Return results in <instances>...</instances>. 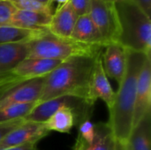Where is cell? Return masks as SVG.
Masks as SVG:
<instances>
[{
    "label": "cell",
    "mask_w": 151,
    "mask_h": 150,
    "mask_svg": "<svg viewBox=\"0 0 151 150\" xmlns=\"http://www.w3.org/2000/svg\"><path fill=\"white\" fill-rule=\"evenodd\" d=\"M29 58H45L64 61L73 57H95L104 46L91 45L52 34L49 30L40 37L28 42Z\"/></svg>",
    "instance_id": "cell-4"
},
{
    "label": "cell",
    "mask_w": 151,
    "mask_h": 150,
    "mask_svg": "<svg viewBox=\"0 0 151 150\" xmlns=\"http://www.w3.org/2000/svg\"><path fill=\"white\" fill-rule=\"evenodd\" d=\"M96 134L91 143H87L79 135L77 136L73 150H111L114 137L108 122L95 124Z\"/></svg>",
    "instance_id": "cell-15"
},
{
    "label": "cell",
    "mask_w": 151,
    "mask_h": 150,
    "mask_svg": "<svg viewBox=\"0 0 151 150\" xmlns=\"http://www.w3.org/2000/svg\"><path fill=\"white\" fill-rule=\"evenodd\" d=\"M36 105L31 103H13L0 107V123L16 120L25 118Z\"/></svg>",
    "instance_id": "cell-21"
},
{
    "label": "cell",
    "mask_w": 151,
    "mask_h": 150,
    "mask_svg": "<svg viewBox=\"0 0 151 150\" xmlns=\"http://www.w3.org/2000/svg\"><path fill=\"white\" fill-rule=\"evenodd\" d=\"M77 16L87 15L90 10V0H68Z\"/></svg>",
    "instance_id": "cell-25"
},
{
    "label": "cell",
    "mask_w": 151,
    "mask_h": 150,
    "mask_svg": "<svg viewBox=\"0 0 151 150\" xmlns=\"http://www.w3.org/2000/svg\"><path fill=\"white\" fill-rule=\"evenodd\" d=\"M78 16L69 1L59 5L51 16L48 30L54 35L70 38Z\"/></svg>",
    "instance_id": "cell-12"
},
{
    "label": "cell",
    "mask_w": 151,
    "mask_h": 150,
    "mask_svg": "<svg viewBox=\"0 0 151 150\" xmlns=\"http://www.w3.org/2000/svg\"><path fill=\"white\" fill-rule=\"evenodd\" d=\"M137 4H139L142 8L150 16L151 15V0H134Z\"/></svg>",
    "instance_id": "cell-29"
},
{
    "label": "cell",
    "mask_w": 151,
    "mask_h": 150,
    "mask_svg": "<svg viewBox=\"0 0 151 150\" xmlns=\"http://www.w3.org/2000/svg\"><path fill=\"white\" fill-rule=\"evenodd\" d=\"M48 131H55L58 133H69L73 127L76 125L75 115L72 109L63 107L57 111L44 123Z\"/></svg>",
    "instance_id": "cell-20"
},
{
    "label": "cell",
    "mask_w": 151,
    "mask_h": 150,
    "mask_svg": "<svg viewBox=\"0 0 151 150\" xmlns=\"http://www.w3.org/2000/svg\"><path fill=\"white\" fill-rule=\"evenodd\" d=\"M48 29H27L12 25L0 27V44L3 43H17L28 42L41 35Z\"/></svg>",
    "instance_id": "cell-19"
},
{
    "label": "cell",
    "mask_w": 151,
    "mask_h": 150,
    "mask_svg": "<svg viewBox=\"0 0 151 150\" xmlns=\"http://www.w3.org/2000/svg\"><path fill=\"white\" fill-rule=\"evenodd\" d=\"M111 150H130L127 141H119L114 139Z\"/></svg>",
    "instance_id": "cell-28"
},
{
    "label": "cell",
    "mask_w": 151,
    "mask_h": 150,
    "mask_svg": "<svg viewBox=\"0 0 151 150\" xmlns=\"http://www.w3.org/2000/svg\"><path fill=\"white\" fill-rule=\"evenodd\" d=\"M35 1H37V2H39L41 4H43L45 5H48V6H50L51 8V6H50V0H35Z\"/></svg>",
    "instance_id": "cell-31"
},
{
    "label": "cell",
    "mask_w": 151,
    "mask_h": 150,
    "mask_svg": "<svg viewBox=\"0 0 151 150\" xmlns=\"http://www.w3.org/2000/svg\"><path fill=\"white\" fill-rule=\"evenodd\" d=\"M102 51L96 56L94 62L88 83V100L94 103L97 99L103 100L110 110L114 103L116 93L113 91L108 80V77L104 70L102 63Z\"/></svg>",
    "instance_id": "cell-7"
},
{
    "label": "cell",
    "mask_w": 151,
    "mask_h": 150,
    "mask_svg": "<svg viewBox=\"0 0 151 150\" xmlns=\"http://www.w3.org/2000/svg\"><path fill=\"white\" fill-rule=\"evenodd\" d=\"M149 111H151V57L146 58L139 75L133 127L135 126Z\"/></svg>",
    "instance_id": "cell-10"
},
{
    "label": "cell",
    "mask_w": 151,
    "mask_h": 150,
    "mask_svg": "<svg viewBox=\"0 0 151 150\" xmlns=\"http://www.w3.org/2000/svg\"><path fill=\"white\" fill-rule=\"evenodd\" d=\"M45 76L26 80L0 95V107L13 103L38 102L43 88Z\"/></svg>",
    "instance_id": "cell-8"
},
{
    "label": "cell",
    "mask_w": 151,
    "mask_h": 150,
    "mask_svg": "<svg viewBox=\"0 0 151 150\" xmlns=\"http://www.w3.org/2000/svg\"><path fill=\"white\" fill-rule=\"evenodd\" d=\"M68 0H50V6H51V4H53V3H58L59 5H61V4H65V2H67ZM58 5V6H59Z\"/></svg>",
    "instance_id": "cell-30"
},
{
    "label": "cell",
    "mask_w": 151,
    "mask_h": 150,
    "mask_svg": "<svg viewBox=\"0 0 151 150\" xmlns=\"http://www.w3.org/2000/svg\"><path fill=\"white\" fill-rule=\"evenodd\" d=\"M119 27L118 42L125 49L151 55L150 16L134 0H114Z\"/></svg>",
    "instance_id": "cell-3"
},
{
    "label": "cell",
    "mask_w": 151,
    "mask_h": 150,
    "mask_svg": "<svg viewBox=\"0 0 151 150\" xmlns=\"http://www.w3.org/2000/svg\"><path fill=\"white\" fill-rule=\"evenodd\" d=\"M11 3L16 7L17 10L21 11H43L51 12V8L48 5L41 4L35 0H10Z\"/></svg>",
    "instance_id": "cell-22"
},
{
    "label": "cell",
    "mask_w": 151,
    "mask_h": 150,
    "mask_svg": "<svg viewBox=\"0 0 151 150\" xmlns=\"http://www.w3.org/2000/svg\"><path fill=\"white\" fill-rule=\"evenodd\" d=\"M24 122H25V120L23 118L12 120V121H8V122H4V123H0V141L7 133H9L11 131H12L13 129H15L16 127H18L19 125H21Z\"/></svg>",
    "instance_id": "cell-26"
},
{
    "label": "cell",
    "mask_w": 151,
    "mask_h": 150,
    "mask_svg": "<svg viewBox=\"0 0 151 150\" xmlns=\"http://www.w3.org/2000/svg\"><path fill=\"white\" fill-rule=\"evenodd\" d=\"M70 38L86 44L105 46L101 34L93 24L88 14L78 17Z\"/></svg>",
    "instance_id": "cell-17"
},
{
    "label": "cell",
    "mask_w": 151,
    "mask_h": 150,
    "mask_svg": "<svg viewBox=\"0 0 151 150\" xmlns=\"http://www.w3.org/2000/svg\"><path fill=\"white\" fill-rule=\"evenodd\" d=\"M36 144H37V142H30V143L20 145V146L12 147V148L4 149L2 150H38L36 148Z\"/></svg>",
    "instance_id": "cell-27"
},
{
    "label": "cell",
    "mask_w": 151,
    "mask_h": 150,
    "mask_svg": "<svg viewBox=\"0 0 151 150\" xmlns=\"http://www.w3.org/2000/svg\"><path fill=\"white\" fill-rule=\"evenodd\" d=\"M148 57H151V55L127 50L126 72L121 82L119 84V88L116 93L114 103L109 110L108 124L115 140L127 141L131 133L137 82L141 70Z\"/></svg>",
    "instance_id": "cell-1"
},
{
    "label": "cell",
    "mask_w": 151,
    "mask_h": 150,
    "mask_svg": "<svg viewBox=\"0 0 151 150\" xmlns=\"http://www.w3.org/2000/svg\"><path fill=\"white\" fill-rule=\"evenodd\" d=\"M61 63V60L27 57L12 70V72L24 80H30L46 76Z\"/></svg>",
    "instance_id": "cell-13"
},
{
    "label": "cell",
    "mask_w": 151,
    "mask_h": 150,
    "mask_svg": "<svg viewBox=\"0 0 151 150\" xmlns=\"http://www.w3.org/2000/svg\"><path fill=\"white\" fill-rule=\"evenodd\" d=\"M151 111H149L131 130L127 142L130 150H150Z\"/></svg>",
    "instance_id": "cell-18"
},
{
    "label": "cell",
    "mask_w": 151,
    "mask_h": 150,
    "mask_svg": "<svg viewBox=\"0 0 151 150\" xmlns=\"http://www.w3.org/2000/svg\"><path fill=\"white\" fill-rule=\"evenodd\" d=\"M0 1H4V0H0Z\"/></svg>",
    "instance_id": "cell-32"
},
{
    "label": "cell",
    "mask_w": 151,
    "mask_h": 150,
    "mask_svg": "<svg viewBox=\"0 0 151 150\" xmlns=\"http://www.w3.org/2000/svg\"><path fill=\"white\" fill-rule=\"evenodd\" d=\"M88 16L101 34L104 45L118 42L119 27L114 0H90Z\"/></svg>",
    "instance_id": "cell-6"
},
{
    "label": "cell",
    "mask_w": 151,
    "mask_h": 150,
    "mask_svg": "<svg viewBox=\"0 0 151 150\" xmlns=\"http://www.w3.org/2000/svg\"><path fill=\"white\" fill-rule=\"evenodd\" d=\"M52 13L35 11L17 10L13 14L10 25L27 29H48Z\"/></svg>",
    "instance_id": "cell-16"
},
{
    "label": "cell",
    "mask_w": 151,
    "mask_h": 150,
    "mask_svg": "<svg viewBox=\"0 0 151 150\" xmlns=\"http://www.w3.org/2000/svg\"><path fill=\"white\" fill-rule=\"evenodd\" d=\"M103 67L107 77L121 82L127 67V50L119 42L105 45L102 51Z\"/></svg>",
    "instance_id": "cell-11"
},
{
    "label": "cell",
    "mask_w": 151,
    "mask_h": 150,
    "mask_svg": "<svg viewBox=\"0 0 151 150\" xmlns=\"http://www.w3.org/2000/svg\"><path fill=\"white\" fill-rule=\"evenodd\" d=\"M16 11V7L10 0L0 1V27L10 25L12 18Z\"/></svg>",
    "instance_id": "cell-23"
},
{
    "label": "cell",
    "mask_w": 151,
    "mask_h": 150,
    "mask_svg": "<svg viewBox=\"0 0 151 150\" xmlns=\"http://www.w3.org/2000/svg\"><path fill=\"white\" fill-rule=\"evenodd\" d=\"M95 103L74 95H62L43 103L36 104L33 110L24 118L25 121L44 123L57 111L63 107H68L73 110L76 125H80L87 119H90Z\"/></svg>",
    "instance_id": "cell-5"
},
{
    "label": "cell",
    "mask_w": 151,
    "mask_h": 150,
    "mask_svg": "<svg viewBox=\"0 0 151 150\" xmlns=\"http://www.w3.org/2000/svg\"><path fill=\"white\" fill-rule=\"evenodd\" d=\"M28 42L0 44V73L13 70L20 62L27 58Z\"/></svg>",
    "instance_id": "cell-14"
},
{
    "label": "cell",
    "mask_w": 151,
    "mask_h": 150,
    "mask_svg": "<svg viewBox=\"0 0 151 150\" xmlns=\"http://www.w3.org/2000/svg\"><path fill=\"white\" fill-rule=\"evenodd\" d=\"M95 124L90 119H87L79 125V136L87 143H91L95 139Z\"/></svg>",
    "instance_id": "cell-24"
},
{
    "label": "cell",
    "mask_w": 151,
    "mask_h": 150,
    "mask_svg": "<svg viewBox=\"0 0 151 150\" xmlns=\"http://www.w3.org/2000/svg\"><path fill=\"white\" fill-rule=\"evenodd\" d=\"M43 123L25 121L7 133L0 141V150L20 146L30 142H38L49 134Z\"/></svg>",
    "instance_id": "cell-9"
},
{
    "label": "cell",
    "mask_w": 151,
    "mask_h": 150,
    "mask_svg": "<svg viewBox=\"0 0 151 150\" xmlns=\"http://www.w3.org/2000/svg\"><path fill=\"white\" fill-rule=\"evenodd\" d=\"M96 56H78L62 61L45 76L42 92L36 104L62 95H74L89 101L88 83Z\"/></svg>",
    "instance_id": "cell-2"
}]
</instances>
